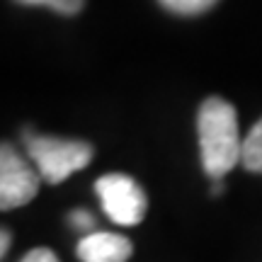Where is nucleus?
I'll return each mask as SVG.
<instances>
[{
	"instance_id": "nucleus-7",
	"label": "nucleus",
	"mask_w": 262,
	"mask_h": 262,
	"mask_svg": "<svg viewBox=\"0 0 262 262\" xmlns=\"http://www.w3.org/2000/svg\"><path fill=\"white\" fill-rule=\"evenodd\" d=\"M216 3L219 0H160L163 8L178 12V15H202L209 8H214Z\"/></svg>"
},
{
	"instance_id": "nucleus-10",
	"label": "nucleus",
	"mask_w": 262,
	"mask_h": 262,
	"mask_svg": "<svg viewBox=\"0 0 262 262\" xmlns=\"http://www.w3.org/2000/svg\"><path fill=\"white\" fill-rule=\"evenodd\" d=\"M19 262H58V257L51 253L49 248H34V250H29Z\"/></svg>"
},
{
	"instance_id": "nucleus-1",
	"label": "nucleus",
	"mask_w": 262,
	"mask_h": 262,
	"mask_svg": "<svg viewBox=\"0 0 262 262\" xmlns=\"http://www.w3.org/2000/svg\"><path fill=\"white\" fill-rule=\"evenodd\" d=\"M196 131L204 172L209 178L221 180L241 163L243 153L235 107L221 97L204 100L196 114Z\"/></svg>"
},
{
	"instance_id": "nucleus-6",
	"label": "nucleus",
	"mask_w": 262,
	"mask_h": 262,
	"mask_svg": "<svg viewBox=\"0 0 262 262\" xmlns=\"http://www.w3.org/2000/svg\"><path fill=\"white\" fill-rule=\"evenodd\" d=\"M241 165L248 172H260L262 175V119L248 131V136L243 139Z\"/></svg>"
},
{
	"instance_id": "nucleus-9",
	"label": "nucleus",
	"mask_w": 262,
	"mask_h": 262,
	"mask_svg": "<svg viewBox=\"0 0 262 262\" xmlns=\"http://www.w3.org/2000/svg\"><path fill=\"white\" fill-rule=\"evenodd\" d=\"M68 224L73 226V228H78V231H93L95 228V219L93 214H88L85 209H78V211H73V214L68 216Z\"/></svg>"
},
{
	"instance_id": "nucleus-8",
	"label": "nucleus",
	"mask_w": 262,
	"mask_h": 262,
	"mask_svg": "<svg viewBox=\"0 0 262 262\" xmlns=\"http://www.w3.org/2000/svg\"><path fill=\"white\" fill-rule=\"evenodd\" d=\"M17 3H22V5H44V8L61 12V15H75L83 8L85 0H17Z\"/></svg>"
},
{
	"instance_id": "nucleus-5",
	"label": "nucleus",
	"mask_w": 262,
	"mask_h": 262,
	"mask_svg": "<svg viewBox=\"0 0 262 262\" xmlns=\"http://www.w3.org/2000/svg\"><path fill=\"white\" fill-rule=\"evenodd\" d=\"M131 241L119 233L90 231L78 243V257L83 262H126L131 257Z\"/></svg>"
},
{
	"instance_id": "nucleus-3",
	"label": "nucleus",
	"mask_w": 262,
	"mask_h": 262,
	"mask_svg": "<svg viewBox=\"0 0 262 262\" xmlns=\"http://www.w3.org/2000/svg\"><path fill=\"white\" fill-rule=\"evenodd\" d=\"M95 192L102 202L104 214L117 226H136L146 216V194L141 185L129 175L110 172L95 182Z\"/></svg>"
},
{
	"instance_id": "nucleus-2",
	"label": "nucleus",
	"mask_w": 262,
	"mask_h": 262,
	"mask_svg": "<svg viewBox=\"0 0 262 262\" xmlns=\"http://www.w3.org/2000/svg\"><path fill=\"white\" fill-rule=\"evenodd\" d=\"M25 146H27L29 160L37 165L39 175L51 185L63 182L66 178L83 170L93 160V146L85 141H66L25 134Z\"/></svg>"
},
{
	"instance_id": "nucleus-4",
	"label": "nucleus",
	"mask_w": 262,
	"mask_h": 262,
	"mask_svg": "<svg viewBox=\"0 0 262 262\" xmlns=\"http://www.w3.org/2000/svg\"><path fill=\"white\" fill-rule=\"evenodd\" d=\"M39 170L10 143H0V209L10 211L32 202L39 192Z\"/></svg>"
},
{
	"instance_id": "nucleus-11",
	"label": "nucleus",
	"mask_w": 262,
	"mask_h": 262,
	"mask_svg": "<svg viewBox=\"0 0 262 262\" xmlns=\"http://www.w3.org/2000/svg\"><path fill=\"white\" fill-rule=\"evenodd\" d=\"M8 248H10V233L5 231V228H0V260L5 257Z\"/></svg>"
}]
</instances>
